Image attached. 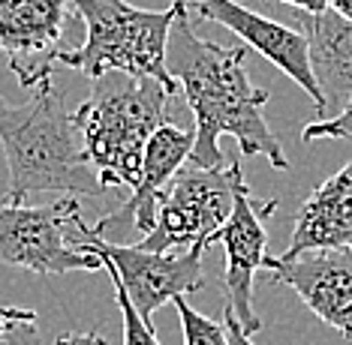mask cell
<instances>
[{
	"mask_svg": "<svg viewBox=\"0 0 352 345\" xmlns=\"http://www.w3.org/2000/svg\"><path fill=\"white\" fill-rule=\"evenodd\" d=\"M187 10L175 19L169 36V72L178 78L184 99L196 117L190 163L199 168H226L220 135H232L244 159L265 156L277 171H289L283 144L265 120L271 93L247 78V48L199 39Z\"/></svg>",
	"mask_w": 352,
	"mask_h": 345,
	"instance_id": "obj_1",
	"label": "cell"
},
{
	"mask_svg": "<svg viewBox=\"0 0 352 345\" xmlns=\"http://www.w3.org/2000/svg\"><path fill=\"white\" fill-rule=\"evenodd\" d=\"M0 147L10 168L6 202L25 204L34 192L102 195L106 187L91 168L76 130L73 111L63 106L54 78L30 91V99H0Z\"/></svg>",
	"mask_w": 352,
	"mask_h": 345,
	"instance_id": "obj_2",
	"label": "cell"
},
{
	"mask_svg": "<svg viewBox=\"0 0 352 345\" xmlns=\"http://www.w3.org/2000/svg\"><path fill=\"white\" fill-rule=\"evenodd\" d=\"M73 6L85 24V43L63 51L58 67H69L94 82L109 72H124L133 78H157L169 93L181 91L169 72V36L190 0H172L166 10H139L126 0H73Z\"/></svg>",
	"mask_w": 352,
	"mask_h": 345,
	"instance_id": "obj_3",
	"label": "cell"
},
{
	"mask_svg": "<svg viewBox=\"0 0 352 345\" xmlns=\"http://www.w3.org/2000/svg\"><path fill=\"white\" fill-rule=\"evenodd\" d=\"M169 87L157 78H133L100 84L73 111L82 147L102 187H135L148 141L169 123Z\"/></svg>",
	"mask_w": 352,
	"mask_h": 345,
	"instance_id": "obj_4",
	"label": "cell"
},
{
	"mask_svg": "<svg viewBox=\"0 0 352 345\" xmlns=\"http://www.w3.org/2000/svg\"><path fill=\"white\" fill-rule=\"evenodd\" d=\"M247 187L241 163L226 168H181L166 187L157 207V226L139 240L148 252H184L214 243L217 231L235 211V198Z\"/></svg>",
	"mask_w": 352,
	"mask_h": 345,
	"instance_id": "obj_5",
	"label": "cell"
},
{
	"mask_svg": "<svg viewBox=\"0 0 352 345\" xmlns=\"http://www.w3.org/2000/svg\"><path fill=\"white\" fill-rule=\"evenodd\" d=\"M69 243L100 255L102 267L124 285L126 298H130V303L148 327H154V312L160 307L205 288L202 246H193V250L184 252H148L139 243L133 246L106 243L85 226L82 216L76 219Z\"/></svg>",
	"mask_w": 352,
	"mask_h": 345,
	"instance_id": "obj_6",
	"label": "cell"
},
{
	"mask_svg": "<svg viewBox=\"0 0 352 345\" xmlns=\"http://www.w3.org/2000/svg\"><path fill=\"white\" fill-rule=\"evenodd\" d=\"M82 216L76 195L54 204L0 202V261L30 270L36 276H63L73 270H100L102 259L69 243L76 219Z\"/></svg>",
	"mask_w": 352,
	"mask_h": 345,
	"instance_id": "obj_7",
	"label": "cell"
},
{
	"mask_svg": "<svg viewBox=\"0 0 352 345\" xmlns=\"http://www.w3.org/2000/svg\"><path fill=\"white\" fill-rule=\"evenodd\" d=\"M76 19L73 0H0V51L21 87L34 91L54 78Z\"/></svg>",
	"mask_w": 352,
	"mask_h": 345,
	"instance_id": "obj_8",
	"label": "cell"
},
{
	"mask_svg": "<svg viewBox=\"0 0 352 345\" xmlns=\"http://www.w3.org/2000/svg\"><path fill=\"white\" fill-rule=\"evenodd\" d=\"M193 130H181L175 123H163L151 135L145 159H142V174L139 183L133 187V195L118 207L115 213H106L91 231L106 243L118 246H133L130 237L142 235L148 237L157 226V207L163 198L166 187L172 178L184 168V163L193 154Z\"/></svg>",
	"mask_w": 352,
	"mask_h": 345,
	"instance_id": "obj_9",
	"label": "cell"
},
{
	"mask_svg": "<svg viewBox=\"0 0 352 345\" xmlns=\"http://www.w3.org/2000/svg\"><path fill=\"white\" fill-rule=\"evenodd\" d=\"M277 204V198H256L253 189H244L235 198V211L226 219V226L214 237V243H223V250H226V267H223L226 307L235 312L238 324L247 333L262 331V318L256 316L253 307V283L256 270L268 259L265 219L274 216Z\"/></svg>",
	"mask_w": 352,
	"mask_h": 345,
	"instance_id": "obj_10",
	"label": "cell"
},
{
	"mask_svg": "<svg viewBox=\"0 0 352 345\" xmlns=\"http://www.w3.org/2000/svg\"><path fill=\"white\" fill-rule=\"evenodd\" d=\"M193 12L202 21L223 24L238 39H244L247 48H256L268 63H274L280 72L292 78L304 93L314 99L316 111L325 115V96L319 87L314 67H310V48L298 27H286L268 15H259L256 10H247L238 0H196Z\"/></svg>",
	"mask_w": 352,
	"mask_h": 345,
	"instance_id": "obj_11",
	"label": "cell"
},
{
	"mask_svg": "<svg viewBox=\"0 0 352 345\" xmlns=\"http://www.w3.org/2000/svg\"><path fill=\"white\" fill-rule=\"evenodd\" d=\"M274 285H289L322 324L352 340V255L338 250H314L295 259L268 255L262 261Z\"/></svg>",
	"mask_w": 352,
	"mask_h": 345,
	"instance_id": "obj_12",
	"label": "cell"
},
{
	"mask_svg": "<svg viewBox=\"0 0 352 345\" xmlns=\"http://www.w3.org/2000/svg\"><path fill=\"white\" fill-rule=\"evenodd\" d=\"M314 250H338L352 255V163L322 180L301 202L289 250L280 259H295Z\"/></svg>",
	"mask_w": 352,
	"mask_h": 345,
	"instance_id": "obj_13",
	"label": "cell"
},
{
	"mask_svg": "<svg viewBox=\"0 0 352 345\" xmlns=\"http://www.w3.org/2000/svg\"><path fill=\"white\" fill-rule=\"evenodd\" d=\"M295 27L307 39L310 67L325 96V115H338L352 93V21L334 10L319 15L298 12Z\"/></svg>",
	"mask_w": 352,
	"mask_h": 345,
	"instance_id": "obj_14",
	"label": "cell"
},
{
	"mask_svg": "<svg viewBox=\"0 0 352 345\" xmlns=\"http://www.w3.org/2000/svg\"><path fill=\"white\" fill-rule=\"evenodd\" d=\"M175 309H178L181 318V333H184V345H229L226 327L214 318L196 312L187 303V298H175Z\"/></svg>",
	"mask_w": 352,
	"mask_h": 345,
	"instance_id": "obj_15",
	"label": "cell"
},
{
	"mask_svg": "<svg viewBox=\"0 0 352 345\" xmlns=\"http://www.w3.org/2000/svg\"><path fill=\"white\" fill-rule=\"evenodd\" d=\"M111 285H115V300H118V307H121V318H124V345H160L154 327H148L142 322V316L135 312L130 298H126L124 285L118 283L115 276H111Z\"/></svg>",
	"mask_w": 352,
	"mask_h": 345,
	"instance_id": "obj_16",
	"label": "cell"
},
{
	"mask_svg": "<svg viewBox=\"0 0 352 345\" xmlns=\"http://www.w3.org/2000/svg\"><path fill=\"white\" fill-rule=\"evenodd\" d=\"M304 141H319V139H352V93L346 96L343 108L331 117H322L316 123H307L301 130Z\"/></svg>",
	"mask_w": 352,
	"mask_h": 345,
	"instance_id": "obj_17",
	"label": "cell"
},
{
	"mask_svg": "<svg viewBox=\"0 0 352 345\" xmlns=\"http://www.w3.org/2000/svg\"><path fill=\"white\" fill-rule=\"evenodd\" d=\"M0 345H43V340H39L36 318H28V322H15L10 331L3 333V342H0Z\"/></svg>",
	"mask_w": 352,
	"mask_h": 345,
	"instance_id": "obj_18",
	"label": "cell"
},
{
	"mask_svg": "<svg viewBox=\"0 0 352 345\" xmlns=\"http://www.w3.org/2000/svg\"><path fill=\"white\" fill-rule=\"evenodd\" d=\"M223 327H226V336H229V345H253L250 342V333L244 331L241 324H238L235 312L229 307H223Z\"/></svg>",
	"mask_w": 352,
	"mask_h": 345,
	"instance_id": "obj_19",
	"label": "cell"
},
{
	"mask_svg": "<svg viewBox=\"0 0 352 345\" xmlns=\"http://www.w3.org/2000/svg\"><path fill=\"white\" fill-rule=\"evenodd\" d=\"M28 318H36V312L21 309V307H0V342H3V333L10 331L15 322H28Z\"/></svg>",
	"mask_w": 352,
	"mask_h": 345,
	"instance_id": "obj_20",
	"label": "cell"
},
{
	"mask_svg": "<svg viewBox=\"0 0 352 345\" xmlns=\"http://www.w3.org/2000/svg\"><path fill=\"white\" fill-rule=\"evenodd\" d=\"M54 345H109L106 336H100L97 331H82V333H63L58 336Z\"/></svg>",
	"mask_w": 352,
	"mask_h": 345,
	"instance_id": "obj_21",
	"label": "cell"
},
{
	"mask_svg": "<svg viewBox=\"0 0 352 345\" xmlns=\"http://www.w3.org/2000/svg\"><path fill=\"white\" fill-rule=\"evenodd\" d=\"M268 3H271V0H268ZM277 3H289L292 10L307 12V15H319V12L328 10V0H277Z\"/></svg>",
	"mask_w": 352,
	"mask_h": 345,
	"instance_id": "obj_22",
	"label": "cell"
},
{
	"mask_svg": "<svg viewBox=\"0 0 352 345\" xmlns=\"http://www.w3.org/2000/svg\"><path fill=\"white\" fill-rule=\"evenodd\" d=\"M328 10H334L346 21H352V0H328Z\"/></svg>",
	"mask_w": 352,
	"mask_h": 345,
	"instance_id": "obj_23",
	"label": "cell"
}]
</instances>
